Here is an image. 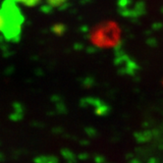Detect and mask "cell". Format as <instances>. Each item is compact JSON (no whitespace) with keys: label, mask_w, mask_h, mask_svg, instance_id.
Returning <instances> with one entry per match:
<instances>
[{"label":"cell","mask_w":163,"mask_h":163,"mask_svg":"<svg viewBox=\"0 0 163 163\" xmlns=\"http://www.w3.org/2000/svg\"><path fill=\"white\" fill-rule=\"evenodd\" d=\"M35 163H58V159L56 157L51 155V156H44L40 155L35 158Z\"/></svg>","instance_id":"6da1fadb"},{"label":"cell","mask_w":163,"mask_h":163,"mask_svg":"<svg viewBox=\"0 0 163 163\" xmlns=\"http://www.w3.org/2000/svg\"><path fill=\"white\" fill-rule=\"evenodd\" d=\"M19 155H20V150H15V151L13 152V157L15 158V159L18 158Z\"/></svg>","instance_id":"7a4b0ae2"},{"label":"cell","mask_w":163,"mask_h":163,"mask_svg":"<svg viewBox=\"0 0 163 163\" xmlns=\"http://www.w3.org/2000/svg\"><path fill=\"white\" fill-rule=\"evenodd\" d=\"M4 160H5V156H4L3 153L0 152V162H4Z\"/></svg>","instance_id":"3957f363"},{"label":"cell","mask_w":163,"mask_h":163,"mask_svg":"<svg viewBox=\"0 0 163 163\" xmlns=\"http://www.w3.org/2000/svg\"><path fill=\"white\" fill-rule=\"evenodd\" d=\"M0 145H1V141H0Z\"/></svg>","instance_id":"277c9868"}]
</instances>
